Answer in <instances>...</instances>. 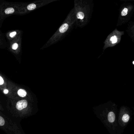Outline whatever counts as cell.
Returning a JSON list of instances; mask_svg holds the SVG:
<instances>
[{"mask_svg": "<svg viewBox=\"0 0 134 134\" xmlns=\"http://www.w3.org/2000/svg\"><path fill=\"white\" fill-rule=\"evenodd\" d=\"M130 116L128 113H124L122 117V120L124 123H127L129 121Z\"/></svg>", "mask_w": 134, "mask_h": 134, "instance_id": "ba28073f", "label": "cell"}, {"mask_svg": "<svg viewBox=\"0 0 134 134\" xmlns=\"http://www.w3.org/2000/svg\"><path fill=\"white\" fill-rule=\"evenodd\" d=\"M127 12H128V9L127 8H125L122 11V13H121V15L123 16H125L127 15Z\"/></svg>", "mask_w": 134, "mask_h": 134, "instance_id": "30bf717a", "label": "cell"}, {"mask_svg": "<svg viewBox=\"0 0 134 134\" xmlns=\"http://www.w3.org/2000/svg\"><path fill=\"white\" fill-rule=\"evenodd\" d=\"M3 93L5 94H8V93H9L8 90L6 89H4V90H3Z\"/></svg>", "mask_w": 134, "mask_h": 134, "instance_id": "4fadbf2b", "label": "cell"}, {"mask_svg": "<svg viewBox=\"0 0 134 134\" xmlns=\"http://www.w3.org/2000/svg\"><path fill=\"white\" fill-rule=\"evenodd\" d=\"M19 33V31H13L9 32L8 34V36L11 38H13L14 37L17 35V34Z\"/></svg>", "mask_w": 134, "mask_h": 134, "instance_id": "9c48e42d", "label": "cell"}, {"mask_svg": "<svg viewBox=\"0 0 134 134\" xmlns=\"http://www.w3.org/2000/svg\"><path fill=\"white\" fill-rule=\"evenodd\" d=\"M17 94L20 97L24 98L27 95V92L25 90L20 89L17 91Z\"/></svg>", "mask_w": 134, "mask_h": 134, "instance_id": "52a82bcc", "label": "cell"}, {"mask_svg": "<svg viewBox=\"0 0 134 134\" xmlns=\"http://www.w3.org/2000/svg\"><path fill=\"white\" fill-rule=\"evenodd\" d=\"M3 20H4L2 19H1L0 18V25H1V24H2V22H3Z\"/></svg>", "mask_w": 134, "mask_h": 134, "instance_id": "5bb4252c", "label": "cell"}, {"mask_svg": "<svg viewBox=\"0 0 134 134\" xmlns=\"http://www.w3.org/2000/svg\"><path fill=\"white\" fill-rule=\"evenodd\" d=\"M0 129L8 134H16L19 130L16 124L1 111Z\"/></svg>", "mask_w": 134, "mask_h": 134, "instance_id": "277c9868", "label": "cell"}, {"mask_svg": "<svg viewBox=\"0 0 134 134\" xmlns=\"http://www.w3.org/2000/svg\"><path fill=\"white\" fill-rule=\"evenodd\" d=\"M122 35V33L116 31L111 35L107 41L108 46L112 47L119 44L121 41Z\"/></svg>", "mask_w": 134, "mask_h": 134, "instance_id": "5b68a950", "label": "cell"}, {"mask_svg": "<svg viewBox=\"0 0 134 134\" xmlns=\"http://www.w3.org/2000/svg\"><path fill=\"white\" fill-rule=\"evenodd\" d=\"M4 83V79L1 76H0V86L3 85Z\"/></svg>", "mask_w": 134, "mask_h": 134, "instance_id": "7c38bea8", "label": "cell"}, {"mask_svg": "<svg viewBox=\"0 0 134 134\" xmlns=\"http://www.w3.org/2000/svg\"><path fill=\"white\" fill-rule=\"evenodd\" d=\"M22 2H9L5 1L0 5V18L4 20L7 17L18 15Z\"/></svg>", "mask_w": 134, "mask_h": 134, "instance_id": "3957f363", "label": "cell"}, {"mask_svg": "<svg viewBox=\"0 0 134 134\" xmlns=\"http://www.w3.org/2000/svg\"><path fill=\"white\" fill-rule=\"evenodd\" d=\"M18 46H19V45L17 43H14L12 45V48L13 50H15L18 48Z\"/></svg>", "mask_w": 134, "mask_h": 134, "instance_id": "8fae6325", "label": "cell"}, {"mask_svg": "<svg viewBox=\"0 0 134 134\" xmlns=\"http://www.w3.org/2000/svg\"><path fill=\"white\" fill-rule=\"evenodd\" d=\"M115 119L116 115L115 113L113 111L110 112L108 115V120L109 122L111 123L114 122L115 120Z\"/></svg>", "mask_w": 134, "mask_h": 134, "instance_id": "8992f818", "label": "cell"}, {"mask_svg": "<svg viewBox=\"0 0 134 134\" xmlns=\"http://www.w3.org/2000/svg\"><path fill=\"white\" fill-rule=\"evenodd\" d=\"M4 1V0H0V5H1V4L3 3Z\"/></svg>", "mask_w": 134, "mask_h": 134, "instance_id": "9a60e30c", "label": "cell"}, {"mask_svg": "<svg viewBox=\"0 0 134 134\" xmlns=\"http://www.w3.org/2000/svg\"><path fill=\"white\" fill-rule=\"evenodd\" d=\"M58 1L60 0H36L31 2H22L18 11V15H26L41 7Z\"/></svg>", "mask_w": 134, "mask_h": 134, "instance_id": "7a4b0ae2", "label": "cell"}, {"mask_svg": "<svg viewBox=\"0 0 134 134\" xmlns=\"http://www.w3.org/2000/svg\"><path fill=\"white\" fill-rule=\"evenodd\" d=\"M93 0H74L76 19L79 25L86 24L92 16Z\"/></svg>", "mask_w": 134, "mask_h": 134, "instance_id": "6da1fadb", "label": "cell"}]
</instances>
